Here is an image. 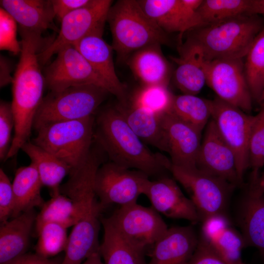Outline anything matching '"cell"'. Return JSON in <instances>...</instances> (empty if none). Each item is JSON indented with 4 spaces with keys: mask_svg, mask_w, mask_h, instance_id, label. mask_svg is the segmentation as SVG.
Segmentation results:
<instances>
[{
    "mask_svg": "<svg viewBox=\"0 0 264 264\" xmlns=\"http://www.w3.org/2000/svg\"><path fill=\"white\" fill-rule=\"evenodd\" d=\"M55 18L61 21L68 14L89 5L92 0H52Z\"/></svg>",
    "mask_w": 264,
    "mask_h": 264,
    "instance_id": "b9f144b4",
    "label": "cell"
},
{
    "mask_svg": "<svg viewBox=\"0 0 264 264\" xmlns=\"http://www.w3.org/2000/svg\"><path fill=\"white\" fill-rule=\"evenodd\" d=\"M171 111L179 118L201 131L211 117L210 100L196 95H174Z\"/></svg>",
    "mask_w": 264,
    "mask_h": 264,
    "instance_id": "d6a6232c",
    "label": "cell"
},
{
    "mask_svg": "<svg viewBox=\"0 0 264 264\" xmlns=\"http://www.w3.org/2000/svg\"><path fill=\"white\" fill-rule=\"evenodd\" d=\"M128 64L144 86H168L171 69L160 49V44L146 46L133 53Z\"/></svg>",
    "mask_w": 264,
    "mask_h": 264,
    "instance_id": "484cf974",
    "label": "cell"
},
{
    "mask_svg": "<svg viewBox=\"0 0 264 264\" xmlns=\"http://www.w3.org/2000/svg\"><path fill=\"white\" fill-rule=\"evenodd\" d=\"M17 23L4 9H0V48L15 55L21 53V45L17 39Z\"/></svg>",
    "mask_w": 264,
    "mask_h": 264,
    "instance_id": "74e56055",
    "label": "cell"
},
{
    "mask_svg": "<svg viewBox=\"0 0 264 264\" xmlns=\"http://www.w3.org/2000/svg\"><path fill=\"white\" fill-rule=\"evenodd\" d=\"M107 21L112 37L111 46L121 61L146 46L169 42L166 33L146 14L138 0H118L110 7Z\"/></svg>",
    "mask_w": 264,
    "mask_h": 264,
    "instance_id": "277c9868",
    "label": "cell"
},
{
    "mask_svg": "<svg viewBox=\"0 0 264 264\" xmlns=\"http://www.w3.org/2000/svg\"><path fill=\"white\" fill-rule=\"evenodd\" d=\"M179 56L172 58L177 64L175 80L183 93L196 95L206 83V65L207 61L200 46L187 37L179 48Z\"/></svg>",
    "mask_w": 264,
    "mask_h": 264,
    "instance_id": "7402d4cb",
    "label": "cell"
},
{
    "mask_svg": "<svg viewBox=\"0 0 264 264\" xmlns=\"http://www.w3.org/2000/svg\"><path fill=\"white\" fill-rule=\"evenodd\" d=\"M36 216L32 210L0 223V264H7L26 254Z\"/></svg>",
    "mask_w": 264,
    "mask_h": 264,
    "instance_id": "cb8c5ba5",
    "label": "cell"
},
{
    "mask_svg": "<svg viewBox=\"0 0 264 264\" xmlns=\"http://www.w3.org/2000/svg\"><path fill=\"white\" fill-rule=\"evenodd\" d=\"M199 235L229 264H245L241 257L244 242L241 234L231 226L230 218L217 216L205 220Z\"/></svg>",
    "mask_w": 264,
    "mask_h": 264,
    "instance_id": "603a6c76",
    "label": "cell"
},
{
    "mask_svg": "<svg viewBox=\"0 0 264 264\" xmlns=\"http://www.w3.org/2000/svg\"><path fill=\"white\" fill-rule=\"evenodd\" d=\"M245 57V78L253 99L261 102L264 83V28L256 37Z\"/></svg>",
    "mask_w": 264,
    "mask_h": 264,
    "instance_id": "836d02e7",
    "label": "cell"
},
{
    "mask_svg": "<svg viewBox=\"0 0 264 264\" xmlns=\"http://www.w3.org/2000/svg\"><path fill=\"white\" fill-rule=\"evenodd\" d=\"M174 96L166 86H143L135 92L131 103L162 115L171 110Z\"/></svg>",
    "mask_w": 264,
    "mask_h": 264,
    "instance_id": "d590c367",
    "label": "cell"
},
{
    "mask_svg": "<svg viewBox=\"0 0 264 264\" xmlns=\"http://www.w3.org/2000/svg\"><path fill=\"white\" fill-rule=\"evenodd\" d=\"M144 195L152 207L159 214L171 219H184L199 222L196 209L173 179L163 177L150 180Z\"/></svg>",
    "mask_w": 264,
    "mask_h": 264,
    "instance_id": "ac0fdd59",
    "label": "cell"
},
{
    "mask_svg": "<svg viewBox=\"0 0 264 264\" xmlns=\"http://www.w3.org/2000/svg\"><path fill=\"white\" fill-rule=\"evenodd\" d=\"M196 167L235 187L241 185L238 176L235 155L220 136L212 119L205 128L197 159Z\"/></svg>",
    "mask_w": 264,
    "mask_h": 264,
    "instance_id": "9a60e30c",
    "label": "cell"
},
{
    "mask_svg": "<svg viewBox=\"0 0 264 264\" xmlns=\"http://www.w3.org/2000/svg\"><path fill=\"white\" fill-rule=\"evenodd\" d=\"M169 171L189 194L199 222L217 216L229 218L230 198L234 185L197 168L186 169L171 164Z\"/></svg>",
    "mask_w": 264,
    "mask_h": 264,
    "instance_id": "8992f818",
    "label": "cell"
},
{
    "mask_svg": "<svg viewBox=\"0 0 264 264\" xmlns=\"http://www.w3.org/2000/svg\"><path fill=\"white\" fill-rule=\"evenodd\" d=\"M15 122L11 103L0 101V159H6L11 142V136L14 131Z\"/></svg>",
    "mask_w": 264,
    "mask_h": 264,
    "instance_id": "f35d334b",
    "label": "cell"
},
{
    "mask_svg": "<svg viewBox=\"0 0 264 264\" xmlns=\"http://www.w3.org/2000/svg\"><path fill=\"white\" fill-rule=\"evenodd\" d=\"M57 54L44 76L50 92H60L74 86L92 85L110 93L107 84L74 46H66Z\"/></svg>",
    "mask_w": 264,
    "mask_h": 264,
    "instance_id": "4fadbf2b",
    "label": "cell"
},
{
    "mask_svg": "<svg viewBox=\"0 0 264 264\" xmlns=\"http://www.w3.org/2000/svg\"><path fill=\"white\" fill-rule=\"evenodd\" d=\"M261 102H262V103H264V83L263 90L262 94L261 99Z\"/></svg>",
    "mask_w": 264,
    "mask_h": 264,
    "instance_id": "681fc988",
    "label": "cell"
},
{
    "mask_svg": "<svg viewBox=\"0 0 264 264\" xmlns=\"http://www.w3.org/2000/svg\"><path fill=\"white\" fill-rule=\"evenodd\" d=\"M256 183L259 189L264 194V171L256 179Z\"/></svg>",
    "mask_w": 264,
    "mask_h": 264,
    "instance_id": "7dc6e473",
    "label": "cell"
},
{
    "mask_svg": "<svg viewBox=\"0 0 264 264\" xmlns=\"http://www.w3.org/2000/svg\"><path fill=\"white\" fill-rule=\"evenodd\" d=\"M112 1L92 0L88 6L68 14L61 21L57 36L39 54L41 64L46 63L64 47L74 45L86 36L103 31Z\"/></svg>",
    "mask_w": 264,
    "mask_h": 264,
    "instance_id": "30bf717a",
    "label": "cell"
},
{
    "mask_svg": "<svg viewBox=\"0 0 264 264\" xmlns=\"http://www.w3.org/2000/svg\"><path fill=\"white\" fill-rule=\"evenodd\" d=\"M103 31L91 33L74 45L96 73L110 88V93L115 95L121 104L128 100L126 88L118 78L113 60L111 45L103 39Z\"/></svg>",
    "mask_w": 264,
    "mask_h": 264,
    "instance_id": "e0dca14e",
    "label": "cell"
},
{
    "mask_svg": "<svg viewBox=\"0 0 264 264\" xmlns=\"http://www.w3.org/2000/svg\"><path fill=\"white\" fill-rule=\"evenodd\" d=\"M36 167L43 185L51 190V196L60 193L61 183L71 168L44 149L28 141L22 147Z\"/></svg>",
    "mask_w": 264,
    "mask_h": 264,
    "instance_id": "4dcf8cb0",
    "label": "cell"
},
{
    "mask_svg": "<svg viewBox=\"0 0 264 264\" xmlns=\"http://www.w3.org/2000/svg\"><path fill=\"white\" fill-rule=\"evenodd\" d=\"M43 186L38 172L32 163L16 171L12 182L14 205L12 218L36 207H42L44 203L41 194Z\"/></svg>",
    "mask_w": 264,
    "mask_h": 264,
    "instance_id": "f546056e",
    "label": "cell"
},
{
    "mask_svg": "<svg viewBox=\"0 0 264 264\" xmlns=\"http://www.w3.org/2000/svg\"><path fill=\"white\" fill-rule=\"evenodd\" d=\"M235 220L245 247L257 248L264 260V194L256 178H251L246 193L238 202Z\"/></svg>",
    "mask_w": 264,
    "mask_h": 264,
    "instance_id": "2e32d148",
    "label": "cell"
},
{
    "mask_svg": "<svg viewBox=\"0 0 264 264\" xmlns=\"http://www.w3.org/2000/svg\"><path fill=\"white\" fill-rule=\"evenodd\" d=\"M210 102L212 119L235 155L238 176L242 185L244 173L249 167L248 146L254 116L218 97Z\"/></svg>",
    "mask_w": 264,
    "mask_h": 264,
    "instance_id": "9c48e42d",
    "label": "cell"
},
{
    "mask_svg": "<svg viewBox=\"0 0 264 264\" xmlns=\"http://www.w3.org/2000/svg\"><path fill=\"white\" fill-rule=\"evenodd\" d=\"M203 1L202 0H181L185 6L195 12H197Z\"/></svg>",
    "mask_w": 264,
    "mask_h": 264,
    "instance_id": "bcb514c9",
    "label": "cell"
},
{
    "mask_svg": "<svg viewBox=\"0 0 264 264\" xmlns=\"http://www.w3.org/2000/svg\"><path fill=\"white\" fill-rule=\"evenodd\" d=\"M0 86L3 87L13 81V77L11 76V65L10 62L3 56L0 60Z\"/></svg>",
    "mask_w": 264,
    "mask_h": 264,
    "instance_id": "ee69618b",
    "label": "cell"
},
{
    "mask_svg": "<svg viewBox=\"0 0 264 264\" xmlns=\"http://www.w3.org/2000/svg\"><path fill=\"white\" fill-rule=\"evenodd\" d=\"M251 176H259L260 170L264 166V103L259 112L254 115L248 146Z\"/></svg>",
    "mask_w": 264,
    "mask_h": 264,
    "instance_id": "8d00e7d4",
    "label": "cell"
},
{
    "mask_svg": "<svg viewBox=\"0 0 264 264\" xmlns=\"http://www.w3.org/2000/svg\"><path fill=\"white\" fill-rule=\"evenodd\" d=\"M81 264H104L99 251L95 252L89 256Z\"/></svg>",
    "mask_w": 264,
    "mask_h": 264,
    "instance_id": "f6af8a7d",
    "label": "cell"
},
{
    "mask_svg": "<svg viewBox=\"0 0 264 264\" xmlns=\"http://www.w3.org/2000/svg\"><path fill=\"white\" fill-rule=\"evenodd\" d=\"M103 210L99 202L73 226L60 264H81L92 254L99 251L100 215Z\"/></svg>",
    "mask_w": 264,
    "mask_h": 264,
    "instance_id": "44dd1931",
    "label": "cell"
},
{
    "mask_svg": "<svg viewBox=\"0 0 264 264\" xmlns=\"http://www.w3.org/2000/svg\"><path fill=\"white\" fill-rule=\"evenodd\" d=\"M19 31L22 38L21 56L12 81L14 134L6 159L16 155L28 141L44 98L45 85L39 58L45 47L42 34L22 29Z\"/></svg>",
    "mask_w": 264,
    "mask_h": 264,
    "instance_id": "6da1fadb",
    "label": "cell"
},
{
    "mask_svg": "<svg viewBox=\"0 0 264 264\" xmlns=\"http://www.w3.org/2000/svg\"><path fill=\"white\" fill-rule=\"evenodd\" d=\"M14 205V196L8 176L2 168L0 169V221H6L11 217Z\"/></svg>",
    "mask_w": 264,
    "mask_h": 264,
    "instance_id": "ab89813d",
    "label": "cell"
},
{
    "mask_svg": "<svg viewBox=\"0 0 264 264\" xmlns=\"http://www.w3.org/2000/svg\"><path fill=\"white\" fill-rule=\"evenodd\" d=\"M61 261L57 259L45 258L36 253H26L7 264H60Z\"/></svg>",
    "mask_w": 264,
    "mask_h": 264,
    "instance_id": "7bdbcfd3",
    "label": "cell"
},
{
    "mask_svg": "<svg viewBox=\"0 0 264 264\" xmlns=\"http://www.w3.org/2000/svg\"><path fill=\"white\" fill-rule=\"evenodd\" d=\"M97 201L80 205L60 192L44 202L37 215L36 230L46 223H55L66 228L73 226L96 204Z\"/></svg>",
    "mask_w": 264,
    "mask_h": 264,
    "instance_id": "f1b7e54d",
    "label": "cell"
},
{
    "mask_svg": "<svg viewBox=\"0 0 264 264\" xmlns=\"http://www.w3.org/2000/svg\"><path fill=\"white\" fill-rule=\"evenodd\" d=\"M125 120L144 142L164 152L162 115L140 106L127 103L116 106Z\"/></svg>",
    "mask_w": 264,
    "mask_h": 264,
    "instance_id": "83f0119b",
    "label": "cell"
},
{
    "mask_svg": "<svg viewBox=\"0 0 264 264\" xmlns=\"http://www.w3.org/2000/svg\"><path fill=\"white\" fill-rule=\"evenodd\" d=\"M198 241L191 225L168 228L151 247L147 264H187Z\"/></svg>",
    "mask_w": 264,
    "mask_h": 264,
    "instance_id": "d6986e66",
    "label": "cell"
},
{
    "mask_svg": "<svg viewBox=\"0 0 264 264\" xmlns=\"http://www.w3.org/2000/svg\"><path fill=\"white\" fill-rule=\"evenodd\" d=\"M1 8L16 21L19 28L42 33L53 28L55 18L51 1L44 0H1Z\"/></svg>",
    "mask_w": 264,
    "mask_h": 264,
    "instance_id": "d4e9b609",
    "label": "cell"
},
{
    "mask_svg": "<svg viewBox=\"0 0 264 264\" xmlns=\"http://www.w3.org/2000/svg\"><path fill=\"white\" fill-rule=\"evenodd\" d=\"M109 92L92 85L69 87L50 92L44 98L37 112L33 128L50 123L83 119L93 116Z\"/></svg>",
    "mask_w": 264,
    "mask_h": 264,
    "instance_id": "52a82bcc",
    "label": "cell"
},
{
    "mask_svg": "<svg viewBox=\"0 0 264 264\" xmlns=\"http://www.w3.org/2000/svg\"><path fill=\"white\" fill-rule=\"evenodd\" d=\"M257 14H261L264 20V0H257Z\"/></svg>",
    "mask_w": 264,
    "mask_h": 264,
    "instance_id": "c3c4849f",
    "label": "cell"
},
{
    "mask_svg": "<svg viewBox=\"0 0 264 264\" xmlns=\"http://www.w3.org/2000/svg\"><path fill=\"white\" fill-rule=\"evenodd\" d=\"M138 2L146 14L166 33L178 32L181 38L186 31L204 25L197 12L185 6L181 0Z\"/></svg>",
    "mask_w": 264,
    "mask_h": 264,
    "instance_id": "ffe728a7",
    "label": "cell"
},
{
    "mask_svg": "<svg viewBox=\"0 0 264 264\" xmlns=\"http://www.w3.org/2000/svg\"><path fill=\"white\" fill-rule=\"evenodd\" d=\"M108 218L125 239L145 250L151 248L168 229L152 206L137 202L119 207Z\"/></svg>",
    "mask_w": 264,
    "mask_h": 264,
    "instance_id": "8fae6325",
    "label": "cell"
},
{
    "mask_svg": "<svg viewBox=\"0 0 264 264\" xmlns=\"http://www.w3.org/2000/svg\"><path fill=\"white\" fill-rule=\"evenodd\" d=\"M94 138L110 161L120 166L134 169L148 176L169 171L171 167L170 160L148 149L116 107L107 108L99 114Z\"/></svg>",
    "mask_w": 264,
    "mask_h": 264,
    "instance_id": "7a4b0ae2",
    "label": "cell"
},
{
    "mask_svg": "<svg viewBox=\"0 0 264 264\" xmlns=\"http://www.w3.org/2000/svg\"><path fill=\"white\" fill-rule=\"evenodd\" d=\"M206 83L221 100L244 112L252 109V97L245 78L242 59L207 61Z\"/></svg>",
    "mask_w": 264,
    "mask_h": 264,
    "instance_id": "7c38bea8",
    "label": "cell"
},
{
    "mask_svg": "<svg viewBox=\"0 0 264 264\" xmlns=\"http://www.w3.org/2000/svg\"><path fill=\"white\" fill-rule=\"evenodd\" d=\"M150 180L142 172L110 161L98 169L95 191L103 210L111 205L121 207L136 203L138 197L144 195Z\"/></svg>",
    "mask_w": 264,
    "mask_h": 264,
    "instance_id": "ba28073f",
    "label": "cell"
},
{
    "mask_svg": "<svg viewBox=\"0 0 264 264\" xmlns=\"http://www.w3.org/2000/svg\"><path fill=\"white\" fill-rule=\"evenodd\" d=\"M197 13L204 25L242 15H258L257 0H205Z\"/></svg>",
    "mask_w": 264,
    "mask_h": 264,
    "instance_id": "1f68e13d",
    "label": "cell"
},
{
    "mask_svg": "<svg viewBox=\"0 0 264 264\" xmlns=\"http://www.w3.org/2000/svg\"><path fill=\"white\" fill-rule=\"evenodd\" d=\"M164 152L172 165L180 168H197L201 142V131L182 120L170 111L162 115Z\"/></svg>",
    "mask_w": 264,
    "mask_h": 264,
    "instance_id": "5bb4252c",
    "label": "cell"
},
{
    "mask_svg": "<svg viewBox=\"0 0 264 264\" xmlns=\"http://www.w3.org/2000/svg\"><path fill=\"white\" fill-rule=\"evenodd\" d=\"M187 264H229L198 235L196 249Z\"/></svg>",
    "mask_w": 264,
    "mask_h": 264,
    "instance_id": "60d3db41",
    "label": "cell"
},
{
    "mask_svg": "<svg viewBox=\"0 0 264 264\" xmlns=\"http://www.w3.org/2000/svg\"><path fill=\"white\" fill-rule=\"evenodd\" d=\"M264 27L258 15H242L194 28L188 37L200 46L207 61L243 59Z\"/></svg>",
    "mask_w": 264,
    "mask_h": 264,
    "instance_id": "3957f363",
    "label": "cell"
},
{
    "mask_svg": "<svg viewBox=\"0 0 264 264\" xmlns=\"http://www.w3.org/2000/svg\"><path fill=\"white\" fill-rule=\"evenodd\" d=\"M103 240L99 252L104 264H147L146 250L125 239L108 218H101Z\"/></svg>",
    "mask_w": 264,
    "mask_h": 264,
    "instance_id": "4316f807",
    "label": "cell"
},
{
    "mask_svg": "<svg viewBox=\"0 0 264 264\" xmlns=\"http://www.w3.org/2000/svg\"><path fill=\"white\" fill-rule=\"evenodd\" d=\"M67 228L57 223H46L36 230L38 240L36 254L50 258L65 251L68 242Z\"/></svg>",
    "mask_w": 264,
    "mask_h": 264,
    "instance_id": "e575fe53",
    "label": "cell"
},
{
    "mask_svg": "<svg viewBox=\"0 0 264 264\" xmlns=\"http://www.w3.org/2000/svg\"><path fill=\"white\" fill-rule=\"evenodd\" d=\"M94 116L45 125L36 130L32 142L62 160L71 170L89 155L94 138Z\"/></svg>",
    "mask_w": 264,
    "mask_h": 264,
    "instance_id": "5b68a950",
    "label": "cell"
}]
</instances>
